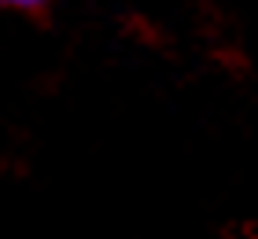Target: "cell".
I'll use <instances>...</instances> for the list:
<instances>
[{"instance_id":"cell-1","label":"cell","mask_w":258,"mask_h":239,"mask_svg":"<svg viewBox=\"0 0 258 239\" xmlns=\"http://www.w3.org/2000/svg\"><path fill=\"white\" fill-rule=\"evenodd\" d=\"M0 4H8V8H37L41 0H0Z\"/></svg>"}]
</instances>
